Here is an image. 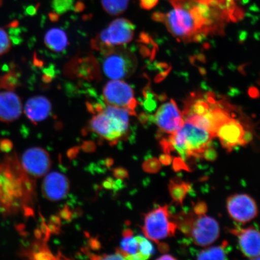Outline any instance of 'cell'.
Returning a JSON list of instances; mask_svg holds the SVG:
<instances>
[{
    "label": "cell",
    "mask_w": 260,
    "mask_h": 260,
    "mask_svg": "<svg viewBox=\"0 0 260 260\" xmlns=\"http://www.w3.org/2000/svg\"><path fill=\"white\" fill-rule=\"evenodd\" d=\"M173 9L155 12L154 21L164 23L179 41L200 42L207 36L221 34L229 14L219 0H170Z\"/></svg>",
    "instance_id": "cell-1"
},
{
    "label": "cell",
    "mask_w": 260,
    "mask_h": 260,
    "mask_svg": "<svg viewBox=\"0 0 260 260\" xmlns=\"http://www.w3.org/2000/svg\"><path fill=\"white\" fill-rule=\"evenodd\" d=\"M35 183L13 153L0 158V214L34 215Z\"/></svg>",
    "instance_id": "cell-2"
},
{
    "label": "cell",
    "mask_w": 260,
    "mask_h": 260,
    "mask_svg": "<svg viewBox=\"0 0 260 260\" xmlns=\"http://www.w3.org/2000/svg\"><path fill=\"white\" fill-rule=\"evenodd\" d=\"M90 111L94 114L89 125L91 130L111 144H116L128 132L130 114L121 107L101 105H90Z\"/></svg>",
    "instance_id": "cell-3"
},
{
    "label": "cell",
    "mask_w": 260,
    "mask_h": 260,
    "mask_svg": "<svg viewBox=\"0 0 260 260\" xmlns=\"http://www.w3.org/2000/svg\"><path fill=\"white\" fill-rule=\"evenodd\" d=\"M214 136L206 129L184 121L178 132L167 139L172 152L177 151L184 160L191 158H202Z\"/></svg>",
    "instance_id": "cell-4"
},
{
    "label": "cell",
    "mask_w": 260,
    "mask_h": 260,
    "mask_svg": "<svg viewBox=\"0 0 260 260\" xmlns=\"http://www.w3.org/2000/svg\"><path fill=\"white\" fill-rule=\"evenodd\" d=\"M177 229L189 237L195 245L210 246L219 238L220 227L217 221L206 214L198 215L193 211L182 212L173 217Z\"/></svg>",
    "instance_id": "cell-5"
},
{
    "label": "cell",
    "mask_w": 260,
    "mask_h": 260,
    "mask_svg": "<svg viewBox=\"0 0 260 260\" xmlns=\"http://www.w3.org/2000/svg\"><path fill=\"white\" fill-rule=\"evenodd\" d=\"M135 26L125 18L115 19L92 41V47L105 51L129 43L135 35Z\"/></svg>",
    "instance_id": "cell-6"
},
{
    "label": "cell",
    "mask_w": 260,
    "mask_h": 260,
    "mask_svg": "<svg viewBox=\"0 0 260 260\" xmlns=\"http://www.w3.org/2000/svg\"><path fill=\"white\" fill-rule=\"evenodd\" d=\"M177 229V224L171 216L168 206H159L146 214L142 228L146 238L156 243L174 236Z\"/></svg>",
    "instance_id": "cell-7"
},
{
    "label": "cell",
    "mask_w": 260,
    "mask_h": 260,
    "mask_svg": "<svg viewBox=\"0 0 260 260\" xmlns=\"http://www.w3.org/2000/svg\"><path fill=\"white\" fill-rule=\"evenodd\" d=\"M103 55L102 67L104 73L112 80H122L135 72L136 58L131 52L116 47L102 53Z\"/></svg>",
    "instance_id": "cell-8"
},
{
    "label": "cell",
    "mask_w": 260,
    "mask_h": 260,
    "mask_svg": "<svg viewBox=\"0 0 260 260\" xmlns=\"http://www.w3.org/2000/svg\"><path fill=\"white\" fill-rule=\"evenodd\" d=\"M103 99L107 105L121 107L129 112L130 115H136L138 102L134 91L128 84L121 80H112L103 89Z\"/></svg>",
    "instance_id": "cell-9"
},
{
    "label": "cell",
    "mask_w": 260,
    "mask_h": 260,
    "mask_svg": "<svg viewBox=\"0 0 260 260\" xmlns=\"http://www.w3.org/2000/svg\"><path fill=\"white\" fill-rule=\"evenodd\" d=\"M153 121L161 133L174 135L184 123L183 113L174 100L162 104L155 112Z\"/></svg>",
    "instance_id": "cell-10"
},
{
    "label": "cell",
    "mask_w": 260,
    "mask_h": 260,
    "mask_svg": "<svg viewBox=\"0 0 260 260\" xmlns=\"http://www.w3.org/2000/svg\"><path fill=\"white\" fill-rule=\"evenodd\" d=\"M228 212L237 222L246 223L255 218L258 210L255 201L247 194H233L226 201Z\"/></svg>",
    "instance_id": "cell-11"
},
{
    "label": "cell",
    "mask_w": 260,
    "mask_h": 260,
    "mask_svg": "<svg viewBox=\"0 0 260 260\" xmlns=\"http://www.w3.org/2000/svg\"><path fill=\"white\" fill-rule=\"evenodd\" d=\"M21 165L31 177L40 178L45 176L51 167L50 154L41 147L28 149L22 156Z\"/></svg>",
    "instance_id": "cell-12"
},
{
    "label": "cell",
    "mask_w": 260,
    "mask_h": 260,
    "mask_svg": "<svg viewBox=\"0 0 260 260\" xmlns=\"http://www.w3.org/2000/svg\"><path fill=\"white\" fill-rule=\"evenodd\" d=\"M248 130H246L241 122L234 118V116L220 125L216 132L223 148L231 152L237 146H245V136Z\"/></svg>",
    "instance_id": "cell-13"
},
{
    "label": "cell",
    "mask_w": 260,
    "mask_h": 260,
    "mask_svg": "<svg viewBox=\"0 0 260 260\" xmlns=\"http://www.w3.org/2000/svg\"><path fill=\"white\" fill-rule=\"evenodd\" d=\"M229 232L238 239L243 254L251 259L260 256V232L253 227L230 229Z\"/></svg>",
    "instance_id": "cell-14"
},
{
    "label": "cell",
    "mask_w": 260,
    "mask_h": 260,
    "mask_svg": "<svg viewBox=\"0 0 260 260\" xmlns=\"http://www.w3.org/2000/svg\"><path fill=\"white\" fill-rule=\"evenodd\" d=\"M70 188V183L68 178L59 172H54L45 177L42 191L45 198L56 202L67 196Z\"/></svg>",
    "instance_id": "cell-15"
},
{
    "label": "cell",
    "mask_w": 260,
    "mask_h": 260,
    "mask_svg": "<svg viewBox=\"0 0 260 260\" xmlns=\"http://www.w3.org/2000/svg\"><path fill=\"white\" fill-rule=\"evenodd\" d=\"M22 105L20 98L13 91L0 92V121L12 122L21 116Z\"/></svg>",
    "instance_id": "cell-16"
},
{
    "label": "cell",
    "mask_w": 260,
    "mask_h": 260,
    "mask_svg": "<svg viewBox=\"0 0 260 260\" xmlns=\"http://www.w3.org/2000/svg\"><path fill=\"white\" fill-rule=\"evenodd\" d=\"M51 110V103L47 98L37 96L30 98L26 103L24 113L31 122L37 124L46 119Z\"/></svg>",
    "instance_id": "cell-17"
},
{
    "label": "cell",
    "mask_w": 260,
    "mask_h": 260,
    "mask_svg": "<svg viewBox=\"0 0 260 260\" xmlns=\"http://www.w3.org/2000/svg\"><path fill=\"white\" fill-rule=\"evenodd\" d=\"M44 42L50 50L56 53H61L68 47V40L66 32L62 29L53 28L45 34Z\"/></svg>",
    "instance_id": "cell-18"
},
{
    "label": "cell",
    "mask_w": 260,
    "mask_h": 260,
    "mask_svg": "<svg viewBox=\"0 0 260 260\" xmlns=\"http://www.w3.org/2000/svg\"><path fill=\"white\" fill-rule=\"evenodd\" d=\"M169 191L172 199L177 204H183L186 195L191 189L190 184L180 179H173L169 183Z\"/></svg>",
    "instance_id": "cell-19"
},
{
    "label": "cell",
    "mask_w": 260,
    "mask_h": 260,
    "mask_svg": "<svg viewBox=\"0 0 260 260\" xmlns=\"http://www.w3.org/2000/svg\"><path fill=\"white\" fill-rule=\"evenodd\" d=\"M133 231L126 229L122 233L123 239L121 243V248L118 249L124 256L125 259L129 255L135 254L139 252V243L135 237H133Z\"/></svg>",
    "instance_id": "cell-20"
},
{
    "label": "cell",
    "mask_w": 260,
    "mask_h": 260,
    "mask_svg": "<svg viewBox=\"0 0 260 260\" xmlns=\"http://www.w3.org/2000/svg\"><path fill=\"white\" fill-rule=\"evenodd\" d=\"M20 79L17 68L12 67L8 73L0 77V89L14 91L21 85Z\"/></svg>",
    "instance_id": "cell-21"
},
{
    "label": "cell",
    "mask_w": 260,
    "mask_h": 260,
    "mask_svg": "<svg viewBox=\"0 0 260 260\" xmlns=\"http://www.w3.org/2000/svg\"><path fill=\"white\" fill-rule=\"evenodd\" d=\"M229 243L225 240L220 246L210 247L198 253V259H226Z\"/></svg>",
    "instance_id": "cell-22"
},
{
    "label": "cell",
    "mask_w": 260,
    "mask_h": 260,
    "mask_svg": "<svg viewBox=\"0 0 260 260\" xmlns=\"http://www.w3.org/2000/svg\"><path fill=\"white\" fill-rule=\"evenodd\" d=\"M102 7L110 15L118 16L128 8L129 0H102Z\"/></svg>",
    "instance_id": "cell-23"
},
{
    "label": "cell",
    "mask_w": 260,
    "mask_h": 260,
    "mask_svg": "<svg viewBox=\"0 0 260 260\" xmlns=\"http://www.w3.org/2000/svg\"><path fill=\"white\" fill-rule=\"evenodd\" d=\"M135 237L139 243V252L144 256L145 260L150 258L154 252L151 243L144 237L138 236Z\"/></svg>",
    "instance_id": "cell-24"
},
{
    "label": "cell",
    "mask_w": 260,
    "mask_h": 260,
    "mask_svg": "<svg viewBox=\"0 0 260 260\" xmlns=\"http://www.w3.org/2000/svg\"><path fill=\"white\" fill-rule=\"evenodd\" d=\"M52 8L58 15H62L74 9V0H53Z\"/></svg>",
    "instance_id": "cell-25"
},
{
    "label": "cell",
    "mask_w": 260,
    "mask_h": 260,
    "mask_svg": "<svg viewBox=\"0 0 260 260\" xmlns=\"http://www.w3.org/2000/svg\"><path fill=\"white\" fill-rule=\"evenodd\" d=\"M142 168L146 173L156 174L160 171L161 164L158 159L150 158L143 162Z\"/></svg>",
    "instance_id": "cell-26"
},
{
    "label": "cell",
    "mask_w": 260,
    "mask_h": 260,
    "mask_svg": "<svg viewBox=\"0 0 260 260\" xmlns=\"http://www.w3.org/2000/svg\"><path fill=\"white\" fill-rule=\"evenodd\" d=\"M12 43L8 32L0 27V56H3L11 50Z\"/></svg>",
    "instance_id": "cell-27"
},
{
    "label": "cell",
    "mask_w": 260,
    "mask_h": 260,
    "mask_svg": "<svg viewBox=\"0 0 260 260\" xmlns=\"http://www.w3.org/2000/svg\"><path fill=\"white\" fill-rule=\"evenodd\" d=\"M172 161H173V162H172V164H173V168L174 171H190L189 168L188 167V166L186 164V162H185V160H184L183 158L181 157L175 158L174 160H172Z\"/></svg>",
    "instance_id": "cell-28"
},
{
    "label": "cell",
    "mask_w": 260,
    "mask_h": 260,
    "mask_svg": "<svg viewBox=\"0 0 260 260\" xmlns=\"http://www.w3.org/2000/svg\"><path fill=\"white\" fill-rule=\"evenodd\" d=\"M217 152L211 145L208 147L203 154V158L206 159L207 160L214 161L217 158Z\"/></svg>",
    "instance_id": "cell-29"
},
{
    "label": "cell",
    "mask_w": 260,
    "mask_h": 260,
    "mask_svg": "<svg viewBox=\"0 0 260 260\" xmlns=\"http://www.w3.org/2000/svg\"><path fill=\"white\" fill-rule=\"evenodd\" d=\"M159 0H139L141 8L144 10H151L157 5Z\"/></svg>",
    "instance_id": "cell-30"
},
{
    "label": "cell",
    "mask_w": 260,
    "mask_h": 260,
    "mask_svg": "<svg viewBox=\"0 0 260 260\" xmlns=\"http://www.w3.org/2000/svg\"><path fill=\"white\" fill-rule=\"evenodd\" d=\"M113 172L114 177L118 180H122L128 177V172L125 168H117Z\"/></svg>",
    "instance_id": "cell-31"
},
{
    "label": "cell",
    "mask_w": 260,
    "mask_h": 260,
    "mask_svg": "<svg viewBox=\"0 0 260 260\" xmlns=\"http://www.w3.org/2000/svg\"><path fill=\"white\" fill-rule=\"evenodd\" d=\"M193 212L198 215H203L206 214L207 211V206L206 203L199 202L195 204L193 207Z\"/></svg>",
    "instance_id": "cell-32"
},
{
    "label": "cell",
    "mask_w": 260,
    "mask_h": 260,
    "mask_svg": "<svg viewBox=\"0 0 260 260\" xmlns=\"http://www.w3.org/2000/svg\"><path fill=\"white\" fill-rule=\"evenodd\" d=\"M13 144L10 140H0V151L8 152L11 150Z\"/></svg>",
    "instance_id": "cell-33"
},
{
    "label": "cell",
    "mask_w": 260,
    "mask_h": 260,
    "mask_svg": "<svg viewBox=\"0 0 260 260\" xmlns=\"http://www.w3.org/2000/svg\"><path fill=\"white\" fill-rule=\"evenodd\" d=\"M59 214L61 218L65 220H70L73 218L72 211L67 206L63 207V209L60 211Z\"/></svg>",
    "instance_id": "cell-34"
},
{
    "label": "cell",
    "mask_w": 260,
    "mask_h": 260,
    "mask_svg": "<svg viewBox=\"0 0 260 260\" xmlns=\"http://www.w3.org/2000/svg\"><path fill=\"white\" fill-rule=\"evenodd\" d=\"M81 148L86 152H93L96 150V146L95 143L92 141L84 142Z\"/></svg>",
    "instance_id": "cell-35"
},
{
    "label": "cell",
    "mask_w": 260,
    "mask_h": 260,
    "mask_svg": "<svg viewBox=\"0 0 260 260\" xmlns=\"http://www.w3.org/2000/svg\"><path fill=\"white\" fill-rule=\"evenodd\" d=\"M158 160L160 161L162 165L165 166H168L171 164V162L172 160H173V159H172L171 154L165 153L164 154H162L160 156Z\"/></svg>",
    "instance_id": "cell-36"
},
{
    "label": "cell",
    "mask_w": 260,
    "mask_h": 260,
    "mask_svg": "<svg viewBox=\"0 0 260 260\" xmlns=\"http://www.w3.org/2000/svg\"><path fill=\"white\" fill-rule=\"evenodd\" d=\"M79 147H74L70 149V150L68 151V157L71 159H73L76 157L78 154H79Z\"/></svg>",
    "instance_id": "cell-37"
},
{
    "label": "cell",
    "mask_w": 260,
    "mask_h": 260,
    "mask_svg": "<svg viewBox=\"0 0 260 260\" xmlns=\"http://www.w3.org/2000/svg\"><path fill=\"white\" fill-rule=\"evenodd\" d=\"M89 245L91 248L94 250L99 249L101 248V244L96 239H92L89 241Z\"/></svg>",
    "instance_id": "cell-38"
},
{
    "label": "cell",
    "mask_w": 260,
    "mask_h": 260,
    "mask_svg": "<svg viewBox=\"0 0 260 260\" xmlns=\"http://www.w3.org/2000/svg\"><path fill=\"white\" fill-rule=\"evenodd\" d=\"M158 249L162 253L167 252L169 251V245L165 243H159Z\"/></svg>",
    "instance_id": "cell-39"
},
{
    "label": "cell",
    "mask_w": 260,
    "mask_h": 260,
    "mask_svg": "<svg viewBox=\"0 0 260 260\" xmlns=\"http://www.w3.org/2000/svg\"><path fill=\"white\" fill-rule=\"evenodd\" d=\"M84 9V5L81 2H78L76 3V5H74V10L76 12H81Z\"/></svg>",
    "instance_id": "cell-40"
},
{
    "label": "cell",
    "mask_w": 260,
    "mask_h": 260,
    "mask_svg": "<svg viewBox=\"0 0 260 260\" xmlns=\"http://www.w3.org/2000/svg\"><path fill=\"white\" fill-rule=\"evenodd\" d=\"M157 259L165 260V259H176L174 256L171 255H162L161 257H159Z\"/></svg>",
    "instance_id": "cell-41"
},
{
    "label": "cell",
    "mask_w": 260,
    "mask_h": 260,
    "mask_svg": "<svg viewBox=\"0 0 260 260\" xmlns=\"http://www.w3.org/2000/svg\"><path fill=\"white\" fill-rule=\"evenodd\" d=\"M228 5H229L231 7L236 8L235 4V0H225Z\"/></svg>",
    "instance_id": "cell-42"
},
{
    "label": "cell",
    "mask_w": 260,
    "mask_h": 260,
    "mask_svg": "<svg viewBox=\"0 0 260 260\" xmlns=\"http://www.w3.org/2000/svg\"><path fill=\"white\" fill-rule=\"evenodd\" d=\"M113 164V160L112 158H107L106 160V165L107 167H111Z\"/></svg>",
    "instance_id": "cell-43"
}]
</instances>
